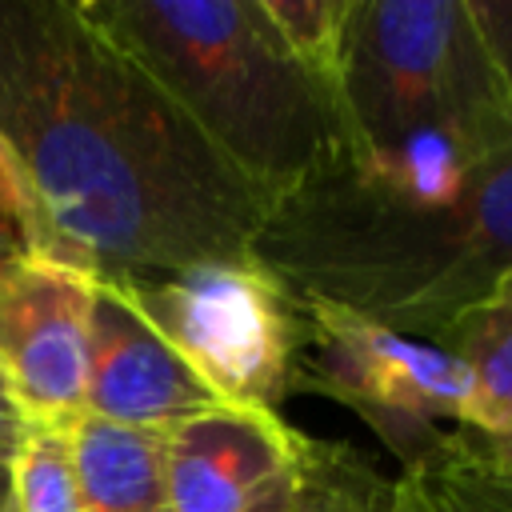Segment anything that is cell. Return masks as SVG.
Instances as JSON below:
<instances>
[{"instance_id":"obj_1","label":"cell","mask_w":512,"mask_h":512,"mask_svg":"<svg viewBox=\"0 0 512 512\" xmlns=\"http://www.w3.org/2000/svg\"><path fill=\"white\" fill-rule=\"evenodd\" d=\"M0 136L64 264L120 280L256 256L268 204L76 0H0Z\"/></svg>"},{"instance_id":"obj_2","label":"cell","mask_w":512,"mask_h":512,"mask_svg":"<svg viewBox=\"0 0 512 512\" xmlns=\"http://www.w3.org/2000/svg\"><path fill=\"white\" fill-rule=\"evenodd\" d=\"M256 260L292 292L436 344L512 276V156L348 160L288 192Z\"/></svg>"},{"instance_id":"obj_3","label":"cell","mask_w":512,"mask_h":512,"mask_svg":"<svg viewBox=\"0 0 512 512\" xmlns=\"http://www.w3.org/2000/svg\"><path fill=\"white\" fill-rule=\"evenodd\" d=\"M256 188L268 212L344 152L336 100L292 60L260 0H76Z\"/></svg>"},{"instance_id":"obj_4","label":"cell","mask_w":512,"mask_h":512,"mask_svg":"<svg viewBox=\"0 0 512 512\" xmlns=\"http://www.w3.org/2000/svg\"><path fill=\"white\" fill-rule=\"evenodd\" d=\"M340 100L348 160L512 156V108L464 0H356Z\"/></svg>"},{"instance_id":"obj_5","label":"cell","mask_w":512,"mask_h":512,"mask_svg":"<svg viewBox=\"0 0 512 512\" xmlns=\"http://www.w3.org/2000/svg\"><path fill=\"white\" fill-rule=\"evenodd\" d=\"M116 284L220 404L276 412L292 396L304 300L256 256Z\"/></svg>"},{"instance_id":"obj_6","label":"cell","mask_w":512,"mask_h":512,"mask_svg":"<svg viewBox=\"0 0 512 512\" xmlns=\"http://www.w3.org/2000/svg\"><path fill=\"white\" fill-rule=\"evenodd\" d=\"M300 296V292H296ZM304 300V344L292 392H320L352 408L404 464L468 416V376L436 344L388 332L348 308Z\"/></svg>"},{"instance_id":"obj_7","label":"cell","mask_w":512,"mask_h":512,"mask_svg":"<svg viewBox=\"0 0 512 512\" xmlns=\"http://www.w3.org/2000/svg\"><path fill=\"white\" fill-rule=\"evenodd\" d=\"M92 292V272L52 256L24 252L0 268V384L28 420L84 412Z\"/></svg>"},{"instance_id":"obj_8","label":"cell","mask_w":512,"mask_h":512,"mask_svg":"<svg viewBox=\"0 0 512 512\" xmlns=\"http://www.w3.org/2000/svg\"><path fill=\"white\" fill-rule=\"evenodd\" d=\"M316 452V436L276 412L212 404L164 432L168 512H260L292 492Z\"/></svg>"},{"instance_id":"obj_9","label":"cell","mask_w":512,"mask_h":512,"mask_svg":"<svg viewBox=\"0 0 512 512\" xmlns=\"http://www.w3.org/2000/svg\"><path fill=\"white\" fill-rule=\"evenodd\" d=\"M212 404L220 400L140 316L124 288L116 280L96 276L88 320L84 416L144 432H172L176 424Z\"/></svg>"},{"instance_id":"obj_10","label":"cell","mask_w":512,"mask_h":512,"mask_svg":"<svg viewBox=\"0 0 512 512\" xmlns=\"http://www.w3.org/2000/svg\"><path fill=\"white\" fill-rule=\"evenodd\" d=\"M388 512H512V440L468 424L388 480Z\"/></svg>"},{"instance_id":"obj_11","label":"cell","mask_w":512,"mask_h":512,"mask_svg":"<svg viewBox=\"0 0 512 512\" xmlns=\"http://www.w3.org/2000/svg\"><path fill=\"white\" fill-rule=\"evenodd\" d=\"M84 512H168L164 432L124 428L96 416L64 420Z\"/></svg>"},{"instance_id":"obj_12","label":"cell","mask_w":512,"mask_h":512,"mask_svg":"<svg viewBox=\"0 0 512 512\" xmlns=\"http://www.w3.org/2000/svg\"><path fill=\"white\" fill-rule=\"evenodd\" d=\"M468 376V428L512 440V276L464 312L440 340Z\"/></svg>"},{"instance_id":"obj_13","label":"cell","mask_w":512,"mask_h":512,"mask_svg":"<svg viewBox=\"0 0 512 512\" xmlns=\"http://www.w3.org/2000/svg\"><path fill=\"white\" fill-rule=\"evenodd\" d=\"M268 24L292 52V60L336 100L344 80V52H348V28L356 16V0H260Z\"/></svg>"},{"instance_id":"obj_14","label":"cell","mask_w":512,"mask_h":512,"mask_svg":"<svg viewBox=\"0 0 512 512\" xmlns=\"http://www.w3.org/2000/svg\"><path fill=\"white\" fill-rule=\"evenodd\" d=\"M260 512H388V480L348 444L316 440L304 480Z\"/></svg>"},{"instance_id":"obj_15","label":"cell","mask_w":512,"mask_h":512,"mask_svg":"<svg viewBox=\"0 0 512 512\" xmlns=\"http://www.w3.org/2000/svg\"><path fill=\"white\" fill-rule=\"evenodd\" d=\"M12 512H84L64 424L32 420L8 460Z\"/></svg>"},{"instance_id":"obj_16","label":"cell","mask_w":512,"mask_h":512,"mask_svg":"<svg viewBox=\"0 0 512 512\" xmlns=\"http://www.w3.org/2000/svg\"><path fill=\"white\" fill-rule=\"evenodd\" d=\"M0 232L32 256H52L56 260L52 232H48V224H44L28 184H24L20 164H16L12 148L4 144V136H0Z\"/></svg>"},{"instance_id":"obj_17","label":"cell","mask_w":512,"mask_h":512,"mask_svg":"<svg viewBox=\"0 0 512 512\" xmlns=\"http://www.w3.org/2000/svg\"><path fill=\"white\" fill-rule=\"evenodd\" d=\"M492 76L512 108V0H464Z\"/></svg>"},{"instance_id":"obj_18","label":"cell","mask_w":512,"mask_h":512,"mask_svg":"<svg viewBox=\"0 0 512 512\" xmlns=\"http://www.w3.org/2000/svg\"><path fill=\"white\" fill-rule=\"evenodd\" d=\"M28 416H24V408L4 392V384H0V460L8 464L12 460V452L20 448V440H24V432H28Z\"/></svg>"},{"instance_id":"obj_19","label":"cell","mask_w":512,"mask_h":512,"mask_svg":"<svg viewBox=\"0 0 512 512\" xmlns=\"http://www.w3.org/2000/svg\"><path fill=\"white\" fill-rule=\"evenodd\" d=\"M0 512H12V476L4 460H0Z\"/></svg>"},{"instance_id":"obj_20","label":"cell","mask_w":512,"mask_h":512,"mask_svg":"<svg viewBox=\"0 0 512 512\" xmlns=\"http://www.w3.org/2000/svg\"><path fill=\"white\" fill-rule=\"evenodd\" d=\"M20 256H24V248L0 232V268H8V264H12V260H20Z\"/></svg>"},{"instance_id":"obj_21","label":"cell","mask_w":512,"mask_h":512,"mask_svg":"<svg viewBox=\"0 0 512 512\" xmlns=\"http://www.w3.org/2000/svg\"><path fill=\"white\" fill-rule=\"evenodd\" d=\"M4 392H8V388H4Z\"/></svg>"}]
</instances>
